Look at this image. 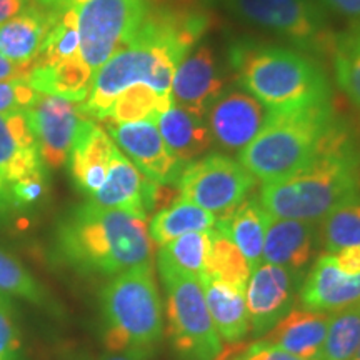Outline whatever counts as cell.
Listing matches in <instances>:
<instances>
[{
	"label": "cell",
	"instance_id": "6da1fadb",
	"mask_svg": "<svg viewBox=\"0 0 360 360\" xmlns=\"http://www.w3.org/2000/svg\"><path fill=\"white\" fill-rule=\"evenodd\" d=\"M209 29V13L200 8L148 11L130 42L96 72L89 96L80 103L82 114L102 122L115 98L134 85L170 96L175 67L204 40Z\"/></svg>",
	"mask_w": 360,
	"mask_h": 360
},
{
	"label": "cell",
	"instance_id": "7a4b0ae2",
	"mask_svg": "<svg viewBox=\"0 0 360 360\" xmlns=\"http://www.w3.org/2000/svg\"><path fill=\"white\" fill-rule=\"evenodd\" d=\"M224 56L233 82L270 112L322 105L334 97L321 58L292 45L242 35L229 39Z\"/></svg>",
	"mask_w": 360,
	"mask_h": 360
},
{
	"label": "cell",
	"instance_id": "3957f363",
	"mask_svg": "<svg viewBox=\"0 0 360 360\" xmlns=\"http://www.w3.org/2000/svg\"><path fill=\"white\" fill-rule=\"evenodd\" d=\"M360 191V148L344 119L319 154L290 175L264 182L259 202L281 219L321 222L334 207Z\"/></svg>",
	"mask_w": 360,
	"mask_h": 360
},
{
	"label": "cell",
	"instance_id": "277c9868",
	"mask_svg": "<svg viewBox=\"0 0 360 360\" xmlns=\"http://www.w3.org/2000/svg\"><path fill=\"white\" fill-rule=\"evenodd\" d=\"M152 244L146 220L90 200L72 207L56 232L62 260L77 272L98 276L152 265Z\"/></svg>",
	"mask_w": 360,
	"mask_h": 360
},
{
	"label": "cell",
	"instance_id": "5b68a950",
	"mask_svg": "<svg viewBox=\"0 0 360 360\" xmlns=\"http://www.w3.org/2000/svg\"><path fill=\"white\" fill-rule=\"evenodd\" d=\"M340 120L332 102L269 112L264 127L238 152L237 160L262 184L282 179L312 160Z\"/></svg>",
	"mask_w": 360,
	"mask_h": 360
},
{
	"label": "cell",
	"instance_id": "8992f818",
	"mask_svg": "<svg viewBox=\"0 0 360 360\" xmlns=\"http://www.w3.org/2000/svg\"><path fill=\"white\" fill-rule=\"evenodd\" d=\"M103 342L110 352L154 350L164 334V312L152 265L117 274L102 289Z\"/></svg>",
	"mask_w": 360,
	"mask_h": 360
},
{
	"label": "cell",
	"instance_id": "52a82bcc",
	"mask_svg": "<svg viewBox=\"0 0 360 360\" xmlns=\"http://www.w3.org/2000/svg\"><path fill=\"white\" fill-rule=\"evenodd\" d=\"M233 19L264 30L287 45L322 58L335 32L321 0H207Z\"/></svg>",
	"mask_w": 360,
	"mask_h": 360
},
{
	"label": "cell",
	"instance_id": "ba28073f",
	"mask_svg": "<svg viewBox=\"0 0 360 360\" xmlns=\"http://www.w3.org/2000/svg\"><path fill=\"white\" fill-rule=\"evenodd\" d=\"M44 7H67L77 19L80 56L96 74L130 42L146 20L147 0H37Z\"/></svg>",
	"mask_w": 360,
	"mask_h": 360
},
{
	"label": "cell",
	"instance_id": "9c48e42d",
	"mask_svg": "<svg viewBox=\"0 0 360 360\" xmlns=\"http://www.w3.org/2000/svg\"><path fill=\"white\" fill-rule=\"evenodd\" d=\"M167 297V334L180 360H217L224 342L207 309L204 289L197 277L174 270H159Z\"/></svg>",
	"mask_w": 360,
	"mask_h": 360
},
{
	"label": "cell",
	"instance_id": "30bf717a",
	"mask_svg": "<svg viewBox=\"0 0 360 360\" xmlns=\"http://www.w3.org/2000/svg\"><path fill=\"white\" fill-rule=\"evenodd\" d=\"M257 179L240 162L222 152H209L188 162L177 180L180 199L225 217L255 188Z\"/></svg>",
	"mask_w": 360,
	"mask_h": 360
},
{
	"label": "cell",
	"instance_id": "8fae6325",
	"mask_svg": "<svg viewBox=\"0 0 360 360\" xmlns=\"http://www.w3.org/2000/svg\"><path fill=\"white\" fill-rule=\"evenodd\" d=\"M229 79L231 70L225 56L209 40H200L175 67L170 85L172 103L205 117L210 103L229 85Z\"/></svg>",
	"mask_w": 360,
	"mask_h": 360
},
{
	"label": "cell",
	"instance_id": "7c38bea8",
	"mask_svg": "<svg viewBox=\"0 0 360 360\" xmlns=\"http://www.w3.org/2000/svg\"><path fill=\"white\" fill-rule=\"evenodd\" d=\"M25 112L45 169L64 167L80 120L85 117L80 102L39 92Z\"/></svg>",
	"mask_w": 360,
	"mask_h": 360
},
{
	"label": "cell",
	"instance_id": "4fadbf2b",
	"mask_svg": "<svg viewBox=\"0 0 360 360\" xmlns=\"http://www.w3.org/2000/svg\"><path fill=\"white\" fill-rule=\"evenodd\" d=\"M302 283V277L269 262L252 270L245 289L252 334L267 335L295 307Z\"/></svg>",
	"mask_w": 360,
	"mask_h": 360
},
{
	"label": "cell",
	"instance_id": "5bb4252c",
	"mask_svg": "<svg viewBox=\"0 0 360 360\" xmlns=\"http://www.w3.org/2000/svg\"><path fill=\"white\" fill-rule=\"evenodd\" d=\"M269 109L238 85H227L207 109L205 120L214 143L225 152H240L254 141Z\"/></svg>",
	"mask_w": 360,
	"mask_h": 360
},
{
	"label": "cell",
	"instance_id": "9a60e30c",
	"mask_svg": "<svg viewBox=\"0 0 360 360\" xmlns=\"http://www.w3.org/2000/svg\"><path fill=\"white\" fill-rule=\"evenodd\" d=\"M165 197V186L148 180L115 146L105 182L89 200L147 220L148 214L154 212Z\"/></svg>",
	"mask_w": 360,
	"mask_h": 360
},
{
	"label": "cell",
	"instance_id": "2e32d148",
	"mask_svg": "<svg viewBox=\"0 0 360 360\" xmlns=\"http://www.w3.org/2000/svg\"><path fill=\"white\" fill-rule=\"evenodd\" d=\"M107 132L129 160L159 186H177L186 164L172 155L152 120L107 124Z\"/></svg>",
	"mask_w": 360,
	"mask_h": 360
},
{
	"label": "cell",
	"instance_id": "e0dca14e",
	"mask_svg": "<svg viewBox=\"0 0 360 360\" xmlns=\"http://www.w3.org/2000/svg\"><path fill=\"white\" fill-rule=\"evenodd\" d=\"M321 240L314 222L270 215L264 240V262L290 270L305 278Z\"/></svg>",
	"mask_w": 360,
	"mask_h": 360
},
{
	"label": "cell",
	"instance_id": "ac0fdd59",
	"mask_svg": "<svg viewBox=\"0 0 360 360\" xmlns=\"http://www.w3.org/2000/svg\"><path fill=\"white\" fill-rule=\"evenodd\" d=\"M115 142L97 120L84 117L80 120L69 159V172L75 187L92 197L105 182Z\"/></svg>",
	"mask_w": 360,
	"mask_h": 360
},
{
	"label": "cell",
	"instance_id": "d6986e66",
	"mask_svg": "<svg viewBox=\"0 0 360 360\" xmlns=\"http://www.w3.org/2000/svg\"><path fill=\"white\" fill-rule=\"evenodd\" d=\"M299 295L304 309L334 314L360 302V274H345L334 255L322 254L305 276Z\"/></svg>",
	"mask_w": 360,
	"mask_h": 360
},
{
	"label": "cell",
	"instance_id": "ffe728a7",
	"mask_svg": "<svg viewBox=\"0 0 360 360\" xmlns=\"http://www.w3.org/2000/svg\"><path fill=\"white\" fill-rule=\"evenodd\" d=\"M37 141L25 110L0 114V177L11 186L17 180L44 172Z\"/></svg>",
	"mask_w": 360,
	"mask_h": 360
},
{
	"label": "cell",
	"instance_id": "44dd1931",
	"mask_svg": "<svg viewBox=\"0 0 360 360\" xmlns=\"http://www.w3.org/2000/svg\"><path fill=\"white\" fill-rule=\"evenodd\" d=\"M330 314L292 309L267 335L269 344L305 360H319L326 340Z\"/></svg>",
	"mask_w": 360,
	"mask_h": 360
},
{
	"label": "cell",
	"instance_id": "7402d4cb",
	"mask_svg": "<svg viewBox=\"0 0 360 360\" xmlns=\"http://www.w3.org/2000/svg\"><path fill=\"white\" fill-rule=\"evenodd\" d=\"M155 125L172 155L186 165L205 155L214 143L205 117L175 103L159 114Z\"/></svg>",
	"mask_w": 360,
	"mask_h": 360
},
{
	"label": "cell",
	"instance_id": "603a6c76",
	"mask_svg": "<svg viewBox=\"0 0 360 360\" xmlns=\"http://www.w3.org/2000/svg\"><path fill=\"white\" fill-rule=\"evenodd\" d=\"M51 24V12L30 0L24 11L0 24V53L13 62H34Z\"/></svg>",
	"mask_w": 360,
	"mask_h": 360
},
{
	"label": "cell",
	"instance_id": "cb8c5ba5",
	"mask_svg": "<svg viewBox=\"0 0 360 360\" xmlns=\"http://www.w3.org/2000/svg\"><path fill=\"white\" fill-rule=\"evenodd\" d=\"M199 281L204 289L207 309L222 342L237 344L244 340L250 330L245 292L229 283L214 281L205 274Z\"/></svg>",
	"mask_w": 360,
	"mask_h": 360
},
{
	"label": "cell",
	"instance_id": "d4e9b609",
	"mask_svg": "<svg viewBox=\"0 0 360 360\" xmlns=\"http://www.w3.org/2000/svg\"><path fill=\"white\" fill-rule=\"evenodd\" d=\"M270 214L259 202V197H247L236 210L225 217H219L215 231L222 232L244 254L250 269L264 262V240Z\"/></svg>",
	"mask_w": 360,
	"mask_h": 360
},
{
	"label": "cell",
	"instance_id": "484cf974",
	"mask_svg": "<svg viewBox=\"0 0 360 360\" xmlns=\"http://www.w3.org/2000/svg\"><path fill=\"white\" fill-rule=\"evenodd\" d=\"M215 222L217 219L209 210L179 197L177 200L157 210L148 225V236L155 245L162 247L184 233L214 229Z\"/></svg>",
	"mask_w": 360,
	"mask_h": 360
},
{
	"label": "cell",
	"instance_id": "4316f807",
	"mask_svg": "<svg viewBox=\"0 0 360 360\" xmlns=\"http://www.w3.org/2000/svg\"><path fill=\"white\" fill-rule=\"evenodd\" d=\"M212 231H197L184 233L169 244L159 247L157 269L174 270L200 278L205 274L207 255L212 242Z\"/></svg>",
	"mask_w": 360,
	"mask_h": 360
},
{
	"label": "cell",
	"instance_id": "83f0119b",
	"mask_svg": "<svg viewBox=\"0 0 360 360\" xmlns=\"http://www.w3.org/2000/svg\"><path fill=\"white\" fill-rule=\"evenodd\" d=\"M335 82L344 96L360 109V20L350 22L340 32H335L332 49Z\"/></svg>",
	"mask_w": 360,
	"mask_h": 360
},
{
	"label": "cell",
	"instance_id": "f1b7e54d",
	"mask_svg": "<svg viewBox=\"0 0 360 360\" xmlns=\"http://www.w3.org/2000/svg\"><path fill=\"white\" fill-rule=\"evenodd\" d=\"M317 227L319 240L326 254L360 245V191L334 207Z\"/></svg>",
	"mask_w": 360,
	"mask_h": 360
},
{
	"label": "cell",
	"instance_id": "f546056e",
	"mask_svg": "<svg viewBox=\"0 0 360 360\" xmlns=\"http://www.w3.org/2000/svg\"><path fill=\"white\" fill-rule=\"evenodd\" d=\"M170 105H172L170 96H160L147 85H134L115 98L102 122L125 124L141 122V120L155 122L159 114Z\"/></svg>",
	"mask_w": 360,
	"mask_h": 360
},
{
	"label": "cell",
	"instance_id": "4dcf8cb0",
	"mask_svg": "<svg viewBox=\"0 0 360 360\" xmlns=\"http://www.w3.org/2000/svg\"><path fill=\"white\" fill-rule=\"evenodd\" d=\"M250 274V265L238 247L227 236L214 229L210 250L207 255L205 276L245 292Z\"/></svg>",
	"mask_w": 360,
	"mask_h": 360
},
{
	"label": "cell",
	"instance_id": "1f68e13d",
	"mask_svg": "<svg viewBox=\"0 0 360 360\" xmlns=\"http://www.w3.org/2000/svg\"><path fill=\"white\" fill-rule=\"evenodd\" d=\"M360 345V302L330 314L319 360H352Z\"/></svg>",
	"mask_w": 360,
	"mask_h": 360
},
{
	"label": "cell",
	"instance_id": "d6a6232c",
	"mask_svg": "<svg viewBox=\"0 0 360 360\" xmlns=\"http://www.w3.org/2000/svg\"><path fill=\"white\" fill-rule=\"evenodd\" d=\"M0 294L13 295L29 302H44L45 294L32 274L13 255L0 249Z\"/></svg>",
	"mask_w": 360,
	"mask_h": 360
},
{
	"label": "cell",
	"instance_id": "836d02e7",
	"mask_svg": "<svg viewBox=\"0 0 360 360\" xmlns=\"http://www.w3.org/2000/svg\"><path fill=\"white\" fill-rule=\"evenodd\" d=\"M20 352V330L11 300L0 294V360H17Z\"/></svg>",
	"mask_w": 360,
	"mask_h": 360
},
{
	"label": "cell",
	"instance_id": "e575fe53",
	"mask_svg": "<svg viewBox=\"0 0 360 360\" xmlns=\"http://www.w3.org/2000/svg\"><path fill=\"white\" fill-rule=\"evenodd\" d=\"M217 360H305L260 339L245 345H236L224 350Z\"/></svg>",
	"mask_w": 360,
	"mask_h": 360
},
{
	"label": "cell",
	"instance_id": "d590c367",
	"mask_svg": "<svg viewBox=\"0 0 360 360\" xmlns=\"http://www.w3.org/2000/svg\"><path fill=\"white\" fill-rule=\"evenodd\" d=\"M47 192V170L11 184V195L15 209H27L44 199Z\"/></svg>",
	"mask_w": 360,
	"mask_h": 360
},
{
	"label": "cell",
	"instance_id": "8d00e7d4",
	"mask_svg": "<svg viewBox=\"0 0 360 360\" xmlns=\"http://www.w3.org/2000/svg\"><path fill=\"white\" fill-rule=\"evenodd\" d=\"M39 92L27 80L0 82V114L12 110H27L35 102Z\"/></svg>",
	"mask_w": 360,
	"mask_h": 360
},
{
	"label": "cell",
	"instance_id": "74e56055",
	"mask_svg": "<svg viewBox=\"0 0 360 360\" xmlns=\"http://www.w3.org/2000/svg\"><path fill=\"white\" fill-rule=\"evenodd\" d=\"M34 62H13L0 53V82L29 80Z\"/></svg>",
	"mask_w": 360,
	"mask_h": 360
},
{
	"label": "cell",
	"instance_id": "f35d334b",
	"mask_svg": "<svg viewBox=\"0 0 360 360\" xmlns=\"http://www.w3.org/2000/svg\"><path fill=\"white\" fill-rule=\"evenodd\" d=\"M332 255L340 270H344L345 274H350V276L360 274V245L347 247V249H342Z\"/></svg>",
	"mask_w": 360,
	"mask_h": 360
},
{
	"label": "cell",
	"instance_id": "ab89813d",
	"mask_svg": "<svg viewBox=\"0 0 360 360\" xmlns=\"http://www.w3.org/2000/svg\"><path fill=\"white\" fill-rule=\"evenodd\" d=\"M321 4L350 22L360 20V0H321Z\"/></svg>",
	"mask_w": 360,
	"mask_h": 360
},
{
	"label": "cell",
	"instance_id": "60d3db41",
	"mask_svg": "<svg viewBox=\"0 0 360 360\" xmlns=\"http://www.w3.org/2000/svg\"><path fill=\"white\" fill-rule=\"evenodd\" d=\"M29 0H0V24L24 11Z\"/></svg>",
	"mask_w": 360,
	"mask_h": 360
},
{
	"label": "cell",
	"instance_id": "b9f144b4",
	"mask_svg": "<svg viewBox=\"0 0 360 360\" xmlns=\"http://www.w3.org/2000/svg\"><path fill=\"white\" fill-rule=\"evenodd\" d=\"M15 209L11 195V186L0 177V219H4L8 212Z\"/></svg>",
	"mask_w": 360,
	"mask_h": 360
},
{
	"label": "cell",
	"instance_id": "7bdbcfd3",
	"mask_svg": "<svg viewBox=\"0 0 360 360\" xmlns=\"http://www.w3.org/2000/svg\"><path fill=\"white\" fill-rule=\"evenodd\" d=\"M150 355V350H125V352H119L117 355L102 360H148Z\"/></svg>",
	"mask_w": 360,
	"mask_h": 360
},
{
	"label": "cell",
	"instance_id": "ee69618b",
	"mask_svg": "<svg viewBox=\"0 0 360 360\" xmlns=\"http://www.w3.org/2000/svg\"><path fill=\"white\" fill-rule=\"evenodd\" d=\"M352 360H360V345H359L357 352H355V355H354V357H352Z\"/></svg>",
	"mask_w": 360,
	"mask_h": 360
}]
</instances>
